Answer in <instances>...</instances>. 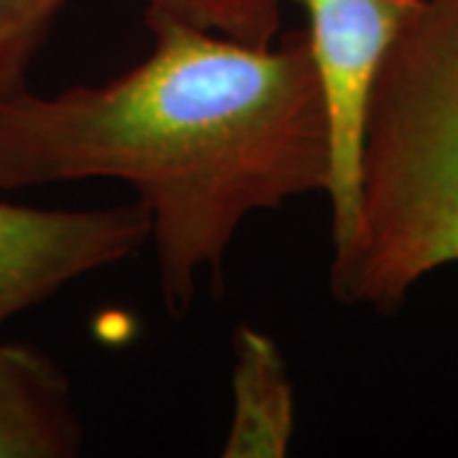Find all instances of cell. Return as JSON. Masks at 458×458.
<instances>
[{
	"mask_svg": "<svg viewBox=\"0 0 458 458\" xmlns=\"http://www.w3.org/2000/svg\"><path fill=\"white\" fill-rule=\"evenodd\" d=\"M146 29V59L107 82L0 99V189L128 183L165 313L186 316L247 216L327 194V110L303 29L267 47L156 11Z\"/></svg>",
	"mask_w": 458,
	"mask_h": 458,
	"instance_id": "cell-1",
	"label": "cell"
},
{
	"mask_svg": "<svg viewBox=\"0 0 458 458\" xmlns=\"http://www.w3.org/2000/svg\"><path fill=\"white\" fill-rule=\"evenodd\" d=\"M458 262V0H420L377 77L361 156L360 222L331 258L346 306L397 309Z\"/></svg>",
	"mask_w": 458,
	"mask_h": 458,
	"instance_id": "cell-2",
	"label": "cell"
},
{
	"mask_svg": "<svg viewBox=\"0 0 458 458\" xmlns=\"http://www.w3.org/2000/svg\"><path fill=\"white\" fill-rule=\"evenodd\" d=\"M306 16V38L321 84L328 128V204L334 255L360 222L361 156L377 77L420 0H291Z\"/></svg>",
	"mask_w": 458,
	"mask_h": 458,
	"instance_id": "cell-3",
	"label": "cell"
},
{
	"mask_svg": "<svg viewBox=\"0 0 458 458\" xmlns=\"http://www.w3.org/2000/svg\"><path fill=\"white\" fill-rule=\"evenodd\" d=\"M150 240L148 212L33 209L0 201V327L69 283L138 255Z\"/></svg>",
	"mask_w": 458,
	"mask_h": 458,
	"instance_id": "cell-4",
	"label": "cell"
},
{
	"mask_svg": "<svg viewBox=\"0 0 458 458\" xmlns=\"http://www.w3.org/2000/svg\"><path fill=\"white\" fill-rule=\"evenodd\" d=\"M82 423L64 369L38 346L0 342V458H69Z\"/></svg>",
	"mask_w": 458,
	"mask_h": 458,
	"instance_id": "cell-5",
	"label": "cell"
},
{
	"mask_svg": "<svg viewBox=\"0 0 458 458\" xmlns=\"http://www.w3.org/2000/svg\"><path fill=\"white\" fill-rule=\"evenodd\" d=\"M295 436V387L278 342L240 324L232 334V418L225 458H283Z\"/></svg>",
	"mask_w": 458,
	"mask_h": 458,
	"instance_id": "cell-6",
	"label": "cell"
},
{
	"mask_svg": "<svg viewBox=\"0 0 458 458\" xmlns=\"http://www.w3.org/2000/svg\"><path fill=\"white\" fill-rule=\"evenodd\" d=\"M146 11L165 13L242 44L267 47L278 38L285 0H140Z\"/></svg>",
	"mask_w": 458,
	"mask_h": 458,
	"instance_id": "cell-7",
	"label": "cell"
},
{
	"mask_svg": "<svg viewBox=\"0 0 458 458\" xmlns=\"http://www.w3.org/2000/svg\"><path fill=\"white\" fill-rule=\"evenodd\" d=\"M69 0H0V99L29 89V69Z\"/></svg>",
	"mask_w": 458,
	"mask_h": 458,
	"instance_id": "cell-8",
	"label": "cell"
}]
</instances>
